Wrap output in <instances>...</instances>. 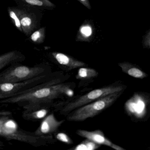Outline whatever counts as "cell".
I'll return each mask as SVG.
<instances>
[{
    "label": "cell",
    "mask_w": 150,
    "mask_h": 150,
    "mask_svg": "<svg viewBox=\"0 0 150 150\" xmlns=\"http://www.w3.org/2000/svg\"><path fill=\"white\" fill-rule=\"evenodd\" d=\"M76 87L75 82L66 81L44 87L25 94L0 100V103L15 104L23 109L39 103H55L74 96Z\"/></svg>",
    "instance_id": "1"
},
{
    "label": "cell",
    "mask_w": 150,
    "mask_h": 150,
    "mask_svg": "<svg viewBox=\"0 0 150 150\" xmlns=\"http://www.w3.org/2000/svg\"><path fill=\"white\" fill-rule=\"evenodd\" d=\"M11 116H0V136L6 140H17L36 147L53 144L57 141L53 136H38L23 130Z\"/></svg>",
    "instance_id": "2"
},
{
    "label": "cell",
    "mask_w": 150,
    "mask_h": 150,
    "mask_svg": "<svg viewBox=\"0 0 150 150\" xmlns=\"http://www.w3.org/2000/svg\"><path fill=\"white\" fill-rule=\"evenodd\" d=\"M124 89L122 86H110L97 88L84 94L74 96L72 97L56 103L54 112L66 117L71 111L80 107L103 98L109 95L121 92Z\"/></svg>",
    "instance_id": "3"
},
{
    "label": "cell",
    "mask_w": 150,
    "mask_h": 150,
    "mask_svg": "<svg viewBox=\"0 0 150 150\" xmlns=\"http://www.w3.org/2000/svg\"><path fill=\"white\" fill-rule=\"evenodd\" d=\"M52 72V68L49 64L43 63L29 67L17 63L0 73V84L22 82Z\"/></svg>",
    "instance_id": "4"
},
{
    "label": "cell",
    "mask_w": 150,
    "mask_h": 150,
    "mask_svg": "<svg viewBox=\"0 0 150 150\" xmlns=\"http://www.w3.org/2000/svg\"><path fill=\"white\" fill-rule=\"evenodd\" d=\"M65 73V72L61 70L43 74L22 82L0 84V100L24 94L35 86L60 77Z\"/></svg>",
    "instance_id": "5"
},
{
    "label": "cell",
    "mask_w": 150,
    "mask_h": 150,
    "mask_svg": "<svg viewBox=\"0 0 150 150\" xmlns=\"http://www.w3.org/2000/svg\"><path fill=\"white\" fill-rule=\"evenodd\" d=\"M122 94V91L111 94L76 109L66 116V120L69 122H82L94 117L112 105Z\"/></svg>",
    "instance_id": "6"
},
{
    "label": "cell",
    "mask_w": 150,
    "mask_h": 150,
    "mask_svg": "<svg viewBox=\"0 0 150 150\" xmlns=\"http://www.w3.org/2000/svg\"><path fill=\"white\" fill-rule=\"evenodd\" d=\"M27 4H22L13 7L21 21L23 33L29 36L38 27H40L41 17L34 7Z\"/></svg>",
    "instance_id": "7"
},
{
    "label": "cell",
    "mask_w": 150,
    "mask_h": 150,
    "mask_svg": "<svg viewBox=\"0 0 150 150\" xmlns=\"http://www.w3.org/2000/svg\"><path fill=\"white\" fill-rule=\"evenodd\" d=\"M56 103H44L35 104L24 108L22 117L27 121H42L48 115L53 112Z\"/></svg>",
    "instance_id": "8"
},
{
    "label": "cell",
    "mask_w": 150,
    "mask_h": 150,
    "mask_svg": "<svg viewBox=\"0 0 150 150\" xmlns=\"http://www.w3.org/2000/svg\"><path fill=\"white\" fill-rule=\"evenodd\" d=\"M50 58L52 62L58 66L62 71L67 73L72 70L88 66L84 62L61 52H51Z\"/></svg>",
    "instance_id": "9"
},
{
    "label": "cell",
    "mask_w": 150,
    "mask_h": 150,
    "mask_svg": "<svg viewBox=\"0 0 150 150\" xmlns=\"http://www.w3.org/2000/svg\"><path fill=\"white\" fill-rule=\"evenodd\" d=\"M65 122V119L58 120L53 111L41 121L39 127L34 132L38 136H53Z\"/></svg>",
    "instance_id": "10"
},
{
    "label": "cell",
    "mask_w": 150,
    "mask_h": 150,
    "mask_svg": "<svg viewBox=\"0 0 150 150\" xmlns=\"http://www.w3.org/2000/svg\"><path fill=\"white\" fill-rule=\"evenodd\" d=\"M75 133L81 137L90 139L99 144L108 146L116 150H125L122 147L117 145L110 141L105 137L103 132L100 130L90 131L82 129H78Z\"/></svg>",
    "instance_id": "11"
},
{
    "label": "cell",
    "mask_w": 150,
    "mask_h": 150,
    "mask_svg": "<svg viewBox=\"0 0 150 150\" xmlns=\"http://www.w3.org/2000/svg\"><path fill=\"white\" fill-rule=\"evenodd\" d=\"M98 75L99 73L93 68L87 67L79 68L78 73L75 75V79L79 81L78 88H81L86 86Z\"/></svg>",
    "instance_id": "12"
},
{
    "label": "cell",
    "mask_w": 150,
    "mask_h": 150,
    "mask_svg": "<svg viewBox=\"0 0 150 150\" xmlns=\"http://www.w3.org/2000/svg\"><path fill=\"white\" fill-rule=\"evenodd\" d=\"M25 59V56L18 51H13L2 54L0 56V70L23 62Z\"/></svg>",
    "instance_id": "13"
},
{
    "label": "cell",
    "mask_w": 150,
    "mask_h": 150,
    "mask_svg": "<svg viewBox=\"0 0 150 150\" xmlns=\"http://www.w3.org/2000/svg\"><path fill=\"white\" fill-rule=\"evenodd\" d=\"M118 65L125 73L137 79H143L147 77V74L136 66L128 62L119 63Z\"/></svg>",
    "instance_id": "14"
},
{
    "label": "cell",
    "mask_w": 150,
    "mask_h": 150,
    "mask_svg": "<svg viewBox=\"0 0 150 150\" xmlns=\"http://www.w3.org/2000/svg\"><path fill=\"white\" fill-rule=\"evenodd\" d=\"M93 30L91 24L85 23L80 27L77 34L76 41L88 42L92 39Z\"/></svg>",
    "instance_id": "15"
},
{
    "label": "cell",
    "mask_w": 150,
    "mask_h": 150,
    "mask_svg": "<svg viewBox=\"0 0 150 150\" xmlns=\"http://www.w3.org/2000/svg\"><path fill=\"white\" fill-rule=\"evenodd\" d=\"M101 145L96 144L93 141L85 139L79 144L70 148V150H94L99 148Z\"/></svg>",
    "instance_id": "16"
},
{
    "label": "cell",
    "mask_w": 150,
    "mask_h": 150,
    "mask_svg": "<svg viewBox=\"0 0 150 150\" xmlns=\"http://www.w3.org/2000/svg\"><path fill=\"white\" fill-rule=\"evenodd\" d=\"M20 1L24 3V4L33 6H37L43 8L52 9L55 7L54 4L52 3L50 0H19Z\"/></svg>",
    "instance_id": "17"
},
{
    "label": "cell",
    "mask_w": 150,
    "mask_h": 150,
    "mask_svg": "<svg viewBox=\"0 0 150 150\" xmlns=\"http://www.w3.org/2000/svg\"><path fill=\"white\" fill-rule=\"evenodd\" d=\"M45 28H41L33 32L30 37V40L36 44L43 43L45 39Z\"/></svg>",
    "instance_id": "18"
},
{
    "label": "cell",
    "mask_w": 150,
    "mask_h": 150,
    "mask_svg": "<svg viewBox=\"0 0 150 150\" xmlns=\"http://www.w3.org/2000/svg\"><path fill=\"white\" fill-rule=\"evenodd\" d=\"M8 14L9 16L12 20V21L15 27L17 29L19 30L21 32H23L21 24V21L18 17L17 15L16 14L14 10L13 9V7H8Z\"/></svg>",
    "instance_id": "19"
},
{
    "label": "cell",
    "mask_w": 150,
    "mask_h": 150,
    "mask_svg": "<svg viewBox=\"0 0 150 150\" xmlns=\"http://www.w3.org/2000/svg\"><path fill=\"white\" fill-rule=\"evenodd\" d=\"M53 136L57 140L61 141L67 144L71 145L74 144L72 139L65 132L58 131L55 133Z\"/></svg>",
    "instance_id": "20"
},
{
    "label": "cell",
    "mask_w": 150,
    "mask_h": 150,
    "mask_svg": "<svg viewBox=\"0 0 150 150\" xmlns=\"http://www.w3.org/2000/svg\"><path fill=\"white\" fill-rule=\"evenodd\" d=\"M143 44L144 48L150 49V30L144 37Z\"/></svg>",
    "instance_id": "21"
},
{
    "label": "cell",
    "mask_w": 150,
    "mask_h": 150,
    "mask_svg": "<svg viewBox=\"0 0 150 150\" xmlns=\"http://www.w3.org/2000/svg\"><path fill=\"white\" fill-rule=\"evenodd\" d=\"M77 1H79L81 4L85 6L87 8L89 9H91V5H90L89 0H77Z\"/></svg>",
    "instance_id": "22"
},
{
    "label": "cell",
    "mask_w": 150,
    "mask_h": 150,
    "mask_svg": "<svg viewBox=\"0 0 150 150\" xmlns=\"http://www.w3.org/2000/svg\"><path fill=\"white\" fill-rule=\"evenodd\" d=\"M12 112L9 111H3L0 112V116H9L12 115Z\"/></svg>",
    "instance_id": "23"
}]
</instances>
